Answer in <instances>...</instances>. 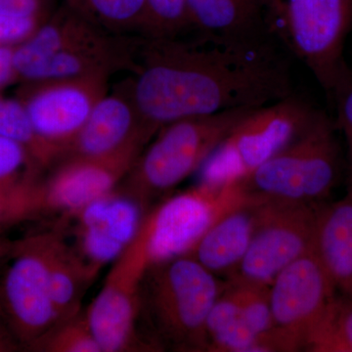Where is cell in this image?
I'll use <instances>...</instances> for the list:
<instances>
[{"label": "cell", "mask_w": 352, "mask_h": 352, "mask_svg": "<svg viewBox=\"0 0 352 352\" xmlns=\"http://www.w3.org/2000/svg\"><path fill=\"white\" fill-rule=\"evenodd\" d=\"M319 112L293 94L254 109L227 134L199 170V184L221 188L283 150Z\"/></svg>", "instance_id": "52a82bcc"}, {"label": "cell", "mask_w": 352, "mask_h": 352, "mask_svg": "<svg viewBox=\"0 0 352 352\" xmlns=\"http://www.w3.org/2000/svg\"><path fill=\"white\" fill-rule=\"evenodd\" d=\"M15 82L18 78L14 66V48L0 47V94Z\"/></svg>", "instance_id": "d6a6232c"}, {"label": "cell", "mask_w": 352, "mask_h": 352, "mask_svg": "<svg viewBox=\"0 0 352 352\" xmlns=\"http://www.w3.org/2000/svg\"><path fill=\"white\" fill-rule=\"evenodd\" d=\"M337 289L314 250L285 267L270 284L275 332L286 351H305Z\"/></svg>", "instance_id": "4fadbf2b"}, {"label": "cell", "mask_w": 352, "mask_h": 352, "mask_svg": "<svg viewBox=\"0 0 352 352\" xmlns=\"http://www.w3.org/2000/svg\"><path fill=\"white\" fill-rule=\"evenodd\" d=\"M51 0H0V12L20 14V15H50Z\"/></svg>", "instance_id": "1f68e13d"}, {"label": "cell", "mask_w": 352, "mask_h": 352, "mask_svg": "<svg viewBox=\"0 0 352 352\" xmlns=\"http://www.w3.org/2000/svg\"><path fill=\"white\" fill-rule=\"evenodd\" d=\"M252 110L188 118L162 127L118 188L147 210L151 201L200 170L234 126Z\"/></svg>", "instance_id": "8992f818"}, {"label": "cell", "mask_w": 352, "mask_h": 352, "mask_svg": "<svg viewBox=\"0 0 352 352\" xmlns=\"http://www.w3.org/2000/svg\"><path fill=\"white\" fill-rule=\"evenodd\" d=\"M311 352H352V296L337 294L305 347Z\"/></svg>", "instance_id": "603a6c76"}, {"label": "cell", "mask_w": 352, "mask_h": 352, "mask_svg": "<svg viewBox=\"0 0 352 352\" xmlns=\"http://www.w3.org/2000/svg\"><path fill=\"white\" fill-rule=\"evenodd\" d=\"M0 136L24 145L41 168L51 166L50 157L19 98H10L0 94Z\"/></svg>", "instance_id": "4316f807"}, {"label": "cell", "mask_w": 352, "mask_h": 352, "mask_svg": "<svg viewBox=\"0 0 352 352\" xmlns=\"http://www.w3.org/2000/svg\"><path fill=\"white\" fill-rule=\"evenodd\" d=\"M149 265L139 232L113 263L101 291L85 310L102 352L150 351L139 332L140 284Z\"/></svg>", "instance_id": "7c38bea8"}, {"label": "cell", "mask_w": 352, "mask_h": 352, "mask_svg": "<svg viewBox=\"0 0 352 352\" xmlns=\"http://www.w3.org/2000/svg\"><path fill=\"white\" fill-rule=\"evenodd\" d=\"M52 231L16 242L0 283V312L16 346L27 349L57 321L48 256Z\"/></svg>", "instance_id": "ba28073f"}, {"label": "cell", "mask_w": 352, "mask_h": 352, "mask_svg": "<svg viewBox=\"0 0 352 352\" xmlns=\"http://www.w3.org/2000/svg\"><path fill=\"white\" fill-rule=\"evenodd\" d=\"M189 29L187 0H145L143 38H177Z\"/></svg>", "instance_id": "83f0119b"}, {"label": "cell", "mask_w": 352, "mask_h": 352, "mask_svg": "<svg viewBox=\"0 0 352 352\" xmlns=\"http://www.w3.org/2000/svg\"><path fill=\"white\" fill-rule=\"evenodd\" d=\"M342 157L331 120L320 112L293 142L251 173L235 180L254 201L319 206L339 182Z\"/></svg>", "instance_id": "277c9868"}, {"label": "cell", "mask_w": 352, "mask_h": 352, "mask_svg": "<svg viewBox=\"0 0 352 352\" xmlns=\"http://www.w3.org/2000/svg\"><path fill=\"white\" fill-rule=\"evenodd\" d=\"M270 36L140 38L131 94L153 131L226 111L258 109L293 94L287 59Z\"/></svg>", "instance_id": "6da1fadb"}, {"label": "cell", "mask_w": 352, "mask_h": 352, "mask_svg": "<svg viewBox=\"0 0 352 352\" xmlns=\"http://www.w3.org/2000/svg\"><path fill=\"white\" fill-rule=\"evenodd\" d=\"M344 134L347 144L346 196L352 197V132Z\"/></svg>", "instance_id": "836d02e7"}, {"label": "cell", "mask_w": 352, "mask_h": 352, "mask_svg": "<svg viewBox=\"0 0 352 352\" xmlns=\"http://www.w3.org/2000/svg\"><path fill=\"white\" fill-rule=\"evenodd\" d=\"M17 242V241H16ZM16 242L6 239V238L0 236V261L9 258L14 248H15Z\"/></svg>", "instance_id": "e575fe53"}, {"label": "cell", "mask_w": 352, "mask_h": 352, "mask_svg": "<svg viewBox=\"0 0 352 352\" xmlns=\"http://www.w3.org/2000/svg\"><path fill=\"white\" fill-rule=\"evenodd\" d=\"M147 212L138 201L117 187L75 212L61 214L58 230L71 233L73 244L67 242L99 273L129 247Z\"/></svg>", "instance_id": "5bb4252c"}, {"label": "cell", "mask_w": 352, "mask_h": 352, "mask_svg": "<svg viewBox=\"0 0 352 352\" xmlns=\"http://www.w3.org/2000/svg\"><path fill=\"white\" fill-rule=\"evenodd\" d=\"M46 214L43 180L38 177L0 186V229Z\"/></svg>", "instance_id": "d4e9b609"}, {"label": "cell", "mask_w": 352, "mask_h": 352, "mask_svg": "<svg viewBox=\"0 0 352 352\" xmlns=\"http://www.w3.org/2000/svg\"><path fill=\"white\" fill-rule=\"evenodd\" d=\"M266 32L294 55L329 94L347 75L344 48L351 0H263Z\"/></svg>", "instance_id": "5b68a950"}, {"label": "cell", "mask_w": 352, "mask_h": 352, "mask_svg": "<svg viewBox=\"0 0 352 352\" xmlns=\"http://www.w3.org/2000/svg\"><path fill=\"white\" fill-rule=\"evenodd\" d=\"M63 4L108 34L144 36L145 0H63Z\"/></svg>", "instance_id": "7402d4cb"}, {"label": "cell", "mask_w": 352, "mask_h": 352, "mask_svg": "<svg viewBox=\"0 0 352 352\" xmlns=\"http://www.w3.org/2000/svg\"><path fill=\"white\" fill-rule=\"evenodd\" d=\"M97 274L98 272L78 256L61 232L57 229L52 231L48 275L57 321L82 310L83 296Z\"/></svg>", "instance_id": "ffe728a7"}, {"label": "cell", "mask_w": 352, "mask_h": 352, "mask_svg": "<svg viewBox=\"0 0 352 352\" xmlns=\"http://www.w3.org/2000/svg\"><path fill=\"white\" fill-rule=\"evenodd\" d=\"M156 134L136 107L131 82H126L113 91H108L97 102L82 131L62 159L104 156L135 143L147 145Z\"/></svg>", "instance_id": "2e32d148"}, {"label": "cell", "mask_w": 352, "mask_h": 352, "mask_svg": "<svg viewBox=\"0 0 352 352\" xmlns=\"http://www.w3.org/2000/svg\"><path fill=\"white\" fill-rule=\"evenodd\" d=\"M247 200L235 182L221 188L197 184L146 212L139 232L149 264L184 256L210 226Z\"/></svg>", "instance_id": "9c48e42d"}, {"label": "cell", "mask_w": 352, "mask_h": 352, "mask_svg": "<svg viewBox=\"0 0 352 352\" xmlns=\"http://www.w3.org/2000/svg\"><path fill=\"white\" fill-rule=\"evenodd\" d=\"M146 144L135 143L104 156L67 157L43 180L46 214L75 212L113 191L129 173Z\"/></svg>", "instance_id": "9a60e30c"}, {"label": "cell", "mask_w": 352, "mask_h": 352, "mask_svg": "<svg viewBox=\"0 0 352 352\" xmlns=\"http://www.w3.org/2000/svg\"><path fill=\"white\" fill-rule=\"evenodd\" d=\"M190 29L196 34L245 39L270 36L263 0H187Z\"/></svg>", "instance_id": "d6986e66"}, {"label": "cell", "mask_w": 352, "mask_h": 352, "mask_svg": "<svg viewBox=\"0 0 352 352\" xmlns=\"http://www.w3.org/2000/svg\"><path fill=\"white\" fill-rule=\"evenodd\" d=\"M36 352H102L88 324L85 310L53 324L28 347Z\"/></svg>", "instance_id": "cb8c5ba5"}, {"label": "cell", "mask_w": 352, "mask_h": 352, "mask_svg": "<svg viewBox=\"0 0 352 352\" xmlns=\"http://www.w3.org/2000/svg\"><path fill=\"white\" fill-rule=\"evenodd\" d=\"M108 83V76H102L24 83L18 98L51 166L66 155L97 102L109 91Z\"/></svg>", "instance_id": "8fae6325"}, {"label": "cell", "mask_w": 352, "mask_h": 352, "mask_svg": "<svg viewBox=\"0 0 352 352\" xmlns=\"http://www.w3.org/2000/svg\"><path fill=\"white\" fill-rule=\"evenodd\" d=\"M314 251L337 293L352 296V197L319 206Z\"/></svg>", "instance_id": "ac0fdd59"}, {"label": "cell", "mask_w": 352, "mask_h": 352, "mask_svg": "<svg viewBox=\"0 0 352 352\" xmlns=\"http://www.w3.org/2000/svg\"><path fill=\"white\" fill-rule=\"evenodd\" d=\"M338 98V127L344 133L352 132V71L336 91Z\"/></svg>", "instance_id": "4dcf8cb0"}, {"label": "cell", "mask_w": 352, "mask_h": 352, "mask_svg": "<svg viewBox=\"0 0 352 352\" xmlns=\"http://www.w3.org/2000/svg\"><path fill=\"white\" fill-rule=\"evenodd\" d=\"M41 166L19 142L0 136V186L38 177Z\"/></svg>", "instance_id": "f1b7e54d"}, {"label": "cell", "mask_w": 352, "mask_h": 352, "mask_svg": "<svg viewBox=\"0 0 352 352\" xmlns=\"http://www.w3.org/2000/svg\"><path fill=\"white\" fill-rule=\"evenodd\" d=\"M256 221V201L248 199L220 217L188 252L212 274H232L249 249Z\"/></svg>", "instance_id": "e0dca14e"}, {"label": "cell", "mask_w": 352, "mask_h": 352, "mask_svg": "<svg viewBox=\"0 0 352 352\" xmlns=\"http://www.w3.org/2000/svg\"><path fill=\"white\" fill-rule=\"evenodd\" d=\"M224 287L188 254L150 263L141 280L138 319L150 351H208L206 323Z\"/></svg>", "instance_id": "7a4b0ae2"}, {"label": "cell", "mask_w": 352, "mask_h": 352, "mask_svg": "<svg viewBox=\"0 0 352 352\" xmlns=\"http://www.w3.org/2000/svg\"><path fill=\"white\" fill-rule=\"evenodd\" d=\"M206 332L208 351L264 352L263 339L241 316L227 283L208 314Z\"/></svg>", "instance_id": "44dd1931"}, {"label": "cell", "mask_w": 352, "mask_h": 352, "mask_svg": "<svg viewBox=\"0 0 352 352\" xmlns=\"http://www.w3.org/2000/svg\"><path fill=\"white\" fill-rule=\"evenodd\" d=\"M227 286L235 298L241 316L247 325L263 339L274 327L270 305V286L235 277H228Z\"/></svg>", "instance_id": "484cf974"}, {"label": "cell", "mask_w": 352, "mask_h": 352, "mask_svg": "<svg viewBox=\"0 0 352 352\" xmlns=\"http://www.w3.org/2000/svg\"><path fill=\"white\" fill-rule=\"evenodd\" d=\"M129 41L102 31L63 4L14 48V66L23 83L110 78L118 69L133 67L136 43Z\"/></svg>", "instance_id": "3957f363"}, {"label": "cell", "mask_w": 352, "mask_h": 352, "mask_svg": "<svg viewBox=\"0 0 352 352\" xmlns=\"http://www.w3.org/2000/svg\"><path fill=\"white\" fill-rule=\"evenodd\" d=\"M48 17L0 12V47L15 48L20 45Z\"/></svg>", "instance_id": "f546056e"}, {"label": "cell", "mask_w": 352, "mask_h": 352, "mask_svg": "<svg viewBox=\"0 0 352 352\" xmlns=\"http://www.w3.org/2000/svg\"><path fill=\"white\" fill-rule=\"evenodd\" d=\"M319 206L256 201V228L249 249L228 277L270 286L285 267L314 249Z\"/></svg>", "instance_id": "30bf717a"}]
</instances>
